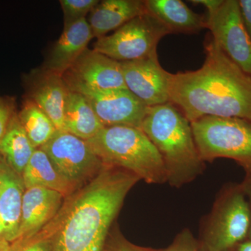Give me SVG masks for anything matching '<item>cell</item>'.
Wrapping results in <instances>:
<instances>
[{"instance_id": "obj_1", "label": "cell", "mask_w": 251, "mask_h": 251, "mask_svg": "<svg viewBox=\"0 0 251 251\" xmlns=\"http://www.w3.org/2000/svg\"><path fill=\"white\" fill-rule=\"evenodd\" d=\"M138 176L117 167L100 173L69 196L53 219L40 231L52 251H104L112 223Z\"/></svg>"}, {"instance_id": "obj_2", "label": "cell", "mask_w": 251, "mask_h": 251, "mask_svg": "<svg viewBox=\"0 0 251 251\" xmlns=\"http://www.w3.org/2000/svg\"><path fill=\"white\" fill-rule=\"evenodd\" d=\"M204 50L202 67L171 74V103L190 122L207 116L251 121V76L212 38L206 41Z\"/></svg>"}, {"instance_id": "obj_3", "label": "cell", "mask_w": 251, "mask_h": 251, "mask_svg": "<svg viewBox=\"0 0 251 251\" xmlns=\"http://www.w3.org/2000/svg\"><path fill=\"white\" fill-rule=\"evenodd\" d=\"M141 129L156 147L166 168L167 183L181 188L202 174L191 122L170 102L149 107Z\"/></svg>"}, {"instance_id": "obj_4", "label": "cell", "mask_w": 251, "mask_h": 251, "mask_svg": "<svg viewBox=\"0 0 251 251\" xmlns=\"http://www.w3.org/2000/svg\"><path fill=\"white\" fill-rule=\"evenodd\" d=\"M87 141L105 166L130 172L148 184L167 182L161 155L141 128L125 125L104 126Z\"/></svg>"}, {"instance_id": "obj_5", "label": "cell", "mask_w": 251, "mask_h": 251, "mask_svg": "<svg viewBox=\"0 0 251 251\" xmlns=\"http://www.w3.org/2000/svg\"><path fill=\"white\" fill-rule=\"evenodd\" d=\"M202 161L233 160L251 175V121L234 117L207 116L191 122Z\"/></svg>"}, {"instance_id": "obj_6", "label": "cell", "mask_w": 251, "mask_h": 251, "mask_svg": "<svg viewBox=\"0 0 251 251\" xmlns=\"http://www.w3.org/2000/svg\"><path fill=\"white\" fill-rule=\"evenodd\" d=\"M251 208L240 184L223 188L203 227L201 251H229L247 239Z\"/></svg>"}, {"instance_id": "obj_7", "label": "cell", "mask_w": 251, "mask_h": 251, "mask_svg": "<svg viewBox=\"0 0 251 251\" xmlns=\"http://www.w3.org/2000/svg\"><path fill=\"white\" fill-rule=\"evenodd\" d=\"M170 31L145 13L133 18L110 36L99 38L94 50L118 62H130L157 54L159 41Z\"/></svg>"}, {"instance_id": "obj_8", "label": "cell", "mask_w": 251, "mask_h": 251, "mask_svg": "<svg viewBox=\"0 0 251 251\" xmlns=\"http://www.w3.org/2000/svg\"><path fill=\"white\" fill-rule=\"evenodd\" d=\"M40 149L57 171L77 188L88 184L105 166L87 140L69 132L57 131Z\"/></svg>"}, {"instance_id": "obj_9", "label": "cell", "mask_w": 251, "mask_h": 251, "mask_svg": "<svg viewBox=\"0 0 251 251\" xmlns=\"http://www.w3.org/2000/svg\"><path fill=\"white\" fill-rule=\"evenodd\" d=\"M64 81L69 90L85 97L104 126L125 125L141 128L149 107L129 90L94 88L77 81Z\"/></svg>"}, {"instance_id": "obj_10", "label": "cell", "mask_w": 251, "mask_h": 251, "mask_svg": "<svg viewBox=\"0 0 251 251\" xmlns=\"http://www.w3.org/2000/svg\"><path fill=\"white\" fill-rule=\"evenodd\" d=\"M206 27L224 53L251 76V41L243 23L238 0H224L217 11L207 15Z\"/></svg>"}, {"instance_id": "obj_11", "label": "cell", "mask_w": 251, "mask_h": 251, "mask_svg": "<svg viewBox=\"0 0 251 251\" xmlns=\"http://www.w3.org/2000/svg\"><path fill=\"white\" fill-rule=\"evenodd\" d=\"M120 63L127 90L147 106L171 102V74L161 67L157 54Z\"/></svg>"}, {"instance_id": "obj_12", "label": "cell", "mask_w": 251, "mask_h": 251, "mask_svg": "<svg viewBox=\"0 0 251 251\" xmlns=\"http://www.w3.org/2000/svg\"><path fill=\"white\" fill-rule=\"evenodd\" d=\"M62 77L94 88L127 89L121 63L94 50L86 49Z\"/></svg>"}, {"instance_id": "obj_13", "label": "cell", "mask_w": 251, "mask_h": 251, "mask_svg": "<svg viewBox=\"0 0 251 251\" xmlns=\"http://www.w3.org/2000/svg\"><path fill=\"white\" fill-rule=\"evenodd\" d=\"M63 198L61 193L48 188L25 189L17 239H28L40 232L60 210Z\"/></svg>"}, {"instance_id": "obj_14", "label": "cell", "mask_w": 251, "mask_h": 251, "mask_svg": "<svg viewBox=\"0 0 251 251\" xmlns=\"http://www.w3.org/2000/svg\"><path fill=\"white\" fill-rule=\"evenodd\" d=\"M69 92L62 76L44 70L29 79L27 99L49 117L57 131H65L64 109Z\"/></svg>"}, {"instance_id": "obj_15", "label": "cell", "mask_w": 251, "mask_h": 251, "mask_svg": "<svg viewBox=\"0 0 251 251\" xmlns=\"http://www.w3.org/2000/svg\"><path fill=\"white\" fill-rule=\"evenodd\" d=\"M25 191L22 176L0 158V223L10 244L18 239Z\"/></svg>"}, {"instance_id": "obj_16", "label": "cell", "mask_w": 251, "mask_h": 251, "mask_svg": "<svg viewBox=\"0 0 251 251\" xmlns=\"http://www.w3.org/2000/svg\"><path fill=\"white\" fill-rule=\"evenodd\" d=\"M94 37L88 21L83 18L64 25L45 66V70L63 76L87 49Z\"/></svg>"}, {"instance_id": "obj_17", "label": "cell", "mask_w": 251, "mask_h": 251, "mask_svg": "<svg viewBox=\"0 0 251 251\" xmlns=\"http://www.w3.org/2000/svg\"><path fill=\"white\" fill-rule=\"evenodd\" d=\"M148 14L158 20L171 34H195L206 28V19L181 0H146Z\"/></svg>"}, {"instance_id": "obj_18", "label": "cell", "mask_w": 251, "mask_h": 251, "mask_svg": "<svg viewBox=\"0 0 251 251\" xmlns=\"http://www.w3.org/2000/svg\"><path fill=\"white\" fill-rule=\"evenodd\" d=\"M146 12L144 1L104 0L91 11L88 23L94 37L99 39Z\"/></svg>"}, {"instance_id": "obj_19", "label": "cell", "mask_w": 251, "mask_h": 251, "mask_svg": "<svg viewBox=\"0 0 251 251\" xmlns=\"http://www.w3.org/2000/svg\"><path fill=\"white\" fill-rule=\"evenodd\" d=\"M25 189L32 187L48 188L69 197L77 188L57 171L49 157L41 149H36L22 174Z\"/></svg>"}, {"instance_id": "obj_20", "label": "cell", "mask_w": 251, "mask_h": 251, "mask_svg": "<svg viewBox=\"0 0 251 251\" xmlns=\"http://www.w3.org/2000/svg\"><path fill=\"white\" fill-rule=\"evenodd\" d=\"M65 131L81 139L94 138L104 125L84 96L69 90L64 109Z\"/></svg>"}, {"instance_id": "obj_21", "label": "cell", "mask_w": 251, "mask_h": 251, "mask_svg": "<svg viewBox=\"0 0 251 251\" xmlns=\"http://www.w3.org/2000/svg\"><path fill=\"white\" fill-rule=\"evenodd\" d=\"M36 149L34 148L16 113L0 142V153L11 168L22 176Z\"/></svg>"}, {"instance_id": "obj_22", "label": "cell", "mask_w": 251, "mask_h": 251, "mask_svg": "<svg viewBox=\"0 0 251 251\" xmlns=\"http://www.w3.org/2000/svg\"><path fill=\"white\" fill-rule=\"evenodd\" d=\"M18 117L35 149L44 146L57 133V128L49 117L30 99H26Z\"/></svg>"}, {"instance_id": "obj_23", "label": "cell", "mask_w": 251, "mask_h": 251, "mask_svg": "<svg viewBox=\"0 0 251 251\" xmlns=\"http://www.w3.org/2000/svg\"><path fill=\"white\" fill-rule=\"evenodd\" d=\"M64 25L85 18L86 15L99 4L98 0H62Z\"/></svg>"}, {"instance_id": "obj_24", "label": "cell", "mask_w": 251, "mask_h": 251, "mask_svg": "<svg viewBox=\"0 0 251 251\" xmlns=\"http://www.w3.org/2000/svg\"><path fill=\"white\" fill-rule=\"evenodd\" d=\"M10 251H52L49 239L38 232L28 239H17L11 243Z\"/></svg>"}, {"instance_id": "obj_25", "label": "cell", "mask_w": 251, "mask_h": 251, "mask_svg": "<svg viewBox=\"0 0 251 251\" xmlns=\"http://www.w3.org/2000/svg\"><path fill=\"white\" fill-rule=\"evenodd\" d=\"M158 251H201L199 241L189 229H184L176 235L171 245Z\"/></svg>"}, {"instance_id": "obj_26", "label": "cell", "mask_w": 251, "mask_h": 251, "mask_svg": "<svg viewBox=\"0 0 251 251\" xmlns=\"http://www.w3.org/2000/svg\"><path fill=\"white\" fill-rule=\"evenodd\" d=\"M104 251H158V250L135 245L128 242L119 231L116 230L112 235L111 234H109Z\"/></svg>"}, {"instance_id": "obj_27", "label": "cell", "mask_w": 251, "mask_h": 251, "mask_svg": "<svg viewBox=\"0 0 251 251\" xmlns=\"http://www.w3.org/2000/svg\"><path fill=\"white\" fill-rule=\"evenodd\" d=\"M16 113L14 99L0 97V142L6 134L10 122Z\"/></svg>"}, {"instance_id": "obj_28", "label": "cell", "mask_w": 251, "mask_h": 251, "mask_svg": "<svg viewBox=\"0 0 251 251\" xmlns=\"http://www.w3.org/2000/svg\"><path fill=\"white\" fill-rule=\"evenodd\" d=\"M244 27L251 41V0H238Z\"/></svg>"}, {"instance_id": "obj_29", "label": "cell", "mask_w": 251, "mask_h": 251, "mask_svg": "<svg viewBox=\"0 0 251 251\" xmlns=\"http://www.w3.org/2000/svg\"><path fill=\"white\" fill-rule=\"evenodd\" d=\"M224 0H193L191 2L201 4L207 10V15L214 14L222 4Z\"/></svg>"}, {"instance_id": "obj_30", "label": "cell", "mask_w": 251, "mask_h": 251, "mask_svg": "<svg viewBox=\"0 0 251 251\" xmlns=\"http://www.w3.org/2000/svg\"><path fill=\"white\" fill-rule=\"evenodd\" d=\"M246 197L249 199V202L251 203V175H247L245 179L240 184Z\"/></svg>"}, {"instance_id": "obj_31", "label": "cell", "mask_w": 251, "mask_h": 251, "mask_svg": "<svg viewBox=\"0 0 251 251\" xmlns=\"http://www.w3.org/2000/svg\"><path fill=\"white\" fill-rule=\"evenodd\" d=\"M229 251H251V241L246 239L244 242L238 244Z\"/></svg>"}, {"instance_id": "obj_32", "label": "cell", "mask_w": 251, "mask_h": 251, "mask_svg": "<svg viewBox=\"0 0 251 251\" xmlns=\"http://www.w3.org/2000/svg\"><path fill=\"white\" fill-rule=\"evenodd\" d=\"M11 244L8 242L4 238L0 239V251H10Z\"/></svg>"}, {"instance_id": "obj_33", "label": "cell", "mask_w": 251, "mask_h": 251, "mask_svg": "<svg viewBox=\"0 0 251 251\" xmlns=\"http://www.w3.org/2000/svg\"><path fill=\"white\" fill-rule=\"evenodd\" d=\"M247 239H249V240L251 241V219L250 226H249V233H248V236H247Z\"/></svg>"}, {"instance_id": "obj_34", "label": "cell", "mask_w": 251, "mask_h": 251, "mask_svg": "<svg viewBox=\"0 0 251 251\" xmlns=\"http://www.w3.org/2000/svg\"><path fill=\"white\" fill-rule=\"evenodd\" d=\"M3 237V229L1 226V223H0V239Z\"/></svg>"}, {"instance_id": "obj_35", "label": "cell", "mask_w": 251, "mask_h": 251, "mask_svg": "<svg viewBox=\"0 0 251 251\" xmlns=\"http://www.w3.org/2000/svg\"></svg>"}]
</instances>
